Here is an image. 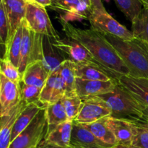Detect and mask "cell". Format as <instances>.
I'll return each instance as SVG.
<instances>
[{
  "label": "cell",
  "mask_w": 148,
  "mask_h": 148,
  "mask_svg": "<svg viewBox=\"0 0 148 148\" xmlns=\"http://www.w3.org/2000/svg\"><path fill=\"white\" fill-rule=\"evenodd\" d=\"M25 19L30 29L36 33L49 36L53 40L60 38L59 33L52 25L46 7L32 0L26 1Z\"/></svg>",
  "instance_id": "obj_6"
},
{
  "label": "cell",
  "mask_w": 148,
  "mask_h": 148,
  "mask_svg": "<svg viewBox=\"0 0 148 148\" xmlns=\"http://www.w3.org/2000/svg\"><path fill=\"white\" fill-rule=\"evenodd\" d=\"M144 7H148V0H142Z\"/></svg>",
  "instance_id": "obj_42"
},
{
  "label": "cell",
  "mask_w": 148,
  "mask_h": 148,
  "mask_svg": "<svg viewBox=\"0 0 148 148\" xmlns=\"http://www.w3.org/2000/svg\"><path fill=\"white\" fill-rule=\"evenodd\" d=\"M143 119L148 121V106L145 107L143 110Z\"/></svg>",
  "instance_id": "obj_38"
},
{
  "label": "cell",
  "mask_w": 148,
  "mask_h": 148,
  "mask_svg": "<svg viewBox=\"0 0 148 148\" xmlns=\"http://www.w3.org/2000/svg\"><path fill=\"white\" fill-rule=\"evenodd\" d=\"M4 4L9 23L10 32V37L14 34L16 30L21 25L25 17L26 1L25 0H1Z\"/></svg>",
  "instance_id": "obj_19"
},
{
  "label": "cell",
  "mask_w": 148,
  "mask_h": 148,
  "mask_svg": "<svg viewBox=\"0 0 148 148\" xmlns=\"http://www.w3.org/2000/svg\"><path fill=\"white\" fill-rule=\"evenodd\" d=\"M76 77L85 80H114L116 81L106 71L92 64L75 63Z\"/></svg>",
  "instance_id": "obj_22"
},
{
  "label": "cell",
  "mask_w": 148,
  "mask_h": 148,
  "mask_svg": "<svg viewBox=\"0 0 148 148\" xmlns=\"http://www.w3.org/2000/svg\"><path fill=\"white\" fill-rule=\"evenodd\" d=\"M10 27L8 17L2 1L0 2V42L5 46L10 37Z\"/></svg>",
  "instance_id": "obj_33"
},
{
  "label": "cell",
  "mask_w": 148,
  "mask_h": 148,
  "mask_svg": "<svg viewBox=\"0 0 148 148\" xmlns=\"http://www.w3.org/2000/svg\"><path fill=\"white\" fill-rule=\"evenodd\" d=\"M128 148H136V147H132V146H130V147H128Z\"/></svg>",
  "instance_id": "obj_44"
},
{
  "label": "cell",
  "mask_w": 148,
  "mask_h": 148,
  "mask_svg": "<svg viewBox=\"0 0 148 148\" xmlns=\"http://www.w3.org/2000/svg\"><path fill=\"white\" fill-rule=\"evenodd\" d=\"M112 111L111 116L136 124L143 119V107L119 83L112 91L98 95Z\"/></svg>",
  "instance_id": "obj_3"
},
{
  "label": "cell",
  "mask_w": 148,
  "mask_h": 148,
  "mask_svg": "<svg viewBox=\"0 0 148 148\" xmlns=\"http://www.w3.org/2000/svg\"><path fill=\"white\" fill-rule=\"evenodd\" d=\"M27 104L21 101L7 116L1 117L0 121V148H9L11 143V136L13 127L21 113Z\"/></svg>",
  "instance_id": "obj_18"
},
{
  "label": "cell",
  "mask_w": 148,
  "mask_h": 148,
  "mask_svg": "<svg viewBox=\"0 0 148 148\" xmlns=\"http://www.w3.org/2000/svg\"><path fill=\"white\" fill-rule=\"evenodd\" d=\"M117 83L114 80H85L76 78V93L79 98L84 101L111 92Z\"/></svg>",
  "instance_id": "obj_12"
},
{
  "label": "cell",
  "mask_w": 148,
  "mask_h": 148,
  "mask_svg": "<svg viewBox=\"0 0 148 148\" xmlns=\"http://www.w3.org/2000/svg\"><path fill=\"white\" fill-rule=\"evenodd\" d=\"M23 38L18 69L23 75L26 68L31 64L43 61V35L36 33L30 29L25 19L23 20Z\"/></svg>",
  "instance_id": "obj_4"
},
{
  "label": "cell",
  "mask_w": 148,
  "mask_h": 148,
  "mask_svg": "<svg viewBox=\"0 0 148 148\" xmlns=\"http://www.w3.org/2000/svg\"><path fill=\"white\" fill-rule=\"evenodd\" d=\"M45 110L49 128L69 121L62 100L54 103L47 105Z\"/></svg>",
  "instance_id": "obj_27"
},
{
  "label": "cell",
  "mask_w": 148,
  "mask_h": 148,
  "mask_svg": "<svg viewBox=\"0 0 148 148\" xmlns=\"http://www.w3.org/2000/svg\"><path fill=\"white\" fill-rule=\"evenodd\" d=\"M43 63L49 72L59 69L62 62L67 59L60 50L53 46V39L46 36H43Z\"/></svg>",
  "instance_id": "obj_20"
},
{
  "label": "cell",
  "mask_w": 148,
  "mask_h": 148,
  "mask_svg": "<svg viewBox=\"0 0 148 148\" xmlns=\"http://www.w3.org/2000/svg\"><path fill=\"white\" fill-rule=\"evenodd\" d=\"M130 70L129 76L148 79V43L135 38L123 40L111 35H104Z\"/></svg>",
  "instance_id": "obj_2"
},
{
  "label": "cell",
  "mask_w": 148,
  "mask_h": 148,
  "mask_svg": "<svg viewBox=\"0 0 148 148\" xmlns=\"http://www.w3.org/2000/svg\"><path fill=\"white\" fill-rule=\"evenodd\" d=\"M82 1H83L84 3H85V4H86L87 5H88V7H89L90 8L91 10H92V3H91L90 0H82Z\"/></svg>",
  "instance_id": "obj_39"
},
{
  "label": "cell",
  "mask_w": 148,
  "mask_h": 148,
  "mask_svg": "<svg viewBox=\"0 0 148 148\" xmlns=\"http://www.w3.org/2000/svg\"><path fill=\"white\" fill-rule=\"evenodd\" d=\"M82 125L88 129L97 139L101 140L105 144L108 145L111 147L118 145L114 133L106 125V118L95 121V122L82 124Z\"/></svg>",
  "instance_id": "obj_25"
},
{
  "label": "cell",
  "mask_w": 148,
  "mask_h": 148,
  "mask_svg": "<svg viewBox=\"0 0 148 148\" xmlns=\"http://www.w3.org/2000/svg\"><path fill=\"white\" fill-rule=\"evenodd\" d=\"M51 9L62 11L77 20H88L92 10L82 0H51Z\"/></svg>",
  "instance_id": "obj_16"
},
{
  "label": "cell",
  "mask_w": 148,
  "mask_h": 148,
  "mask_svg": "<svg viewBox=\"0 0 148 148\" xmlns=\"http://www.w3.org/2000/svg\"><path fill=\"white\" fill-rule=\"evenodd\" d=\"M32 1H35L36 3L38 4L39 5L43 6V7H50L51 5V0H32Z\"/></svg>",
  "instance_id": "obj_36"
},
{
  "label": "cell",
  "mask_w": 148,
  "mask_h": 148,
  "mask_svg": "<svg viewBox=\"0 0 148 148\" xmlns=\"http://www.w3.org/2000/svg\"><path fill=\"white\" fill-rule=\"evenodd\" d=\"M92 11H106L101 0H90Z\"/></svg>",
  "instance_id": "obj_35"
},
{
  "label": "cell",
  "mask_w": 148,
  "mask_h": 148,
  "mask_svg": "<svg viewBox=\"0 0 148 148\" xmlns=\"http://www.w3.org/2000/svg\"><path fill=\"white\" fill-rule=\"evenodd\" d=\"M110 148H128V147L124 145H116L113 146V147H110Z\"/></svg>",
  "instance_id": "obj_40"
},
{
  "label": "cell",
  "mask_w": 148,
  "mask_h": 148,
  "mask_svg": "<svg viewBox=\"0 0 148 148\" xmlns=\"http://www.w3.org/2000/svg\"><path fill=\"white\" fill-rule=\"evenodd\" d=\"M49 125L46 110L43 108L30 125L22 132L10 145L9 148H36L45 140Z\"/></svg>",
  "instance_id": "obj_5"
},
{
  "label": "cell",
  "mask_w": 148,
  "mask_h": 148,
  "mask_svg": "<svg viewBox=\"0 0 148 148\" xmlns=\"http://www.w3.org/2000/svg\"><path fill=\"white\" fill-rule=\"evenodd\" d=\"M88 20L91 28L103 35H111L127 41L136 38L132 30L120 24L106 11H92Z\"/></svg>",
  "instance_id": "obj_7"
},
{
  "label": "cell",
  "mask_w": 148,
  "mask_h": 148,
  "mask_svg": "<svg viewBox=\"0 0 148 148\" xmlns=\"http://www.w3.org/2000/svg\"><path fill=\"white\" fill-rule=\"evenodd\" d=\"M23 23L17 28L13 36L10 37L4 46L5 50L3 57L8 59L13 64L18 68L20 59L22 38H23Z\"/></svg>",
  "instance_id": "obj_24"
},
{
  "label": "cell",
  "mask_w": 148,
  "mask_h": 148,
  "mask_svg": "<svg viewBox=\"0 0 148 148\" xmlns=\"http://www.w3.org/2000/svg\"><path fill=\"white\" fill-rule=\"evenodd\" d=\"M20 90V98L21 101L25 103L27 105L30 104H37L46 108V106L43 105L40 101V92L42 88L32 85H27L25 84L23 81L19 83Z\"/></svg>",
  "instance_id": "obj_30"
},
{
  "label": "cell",
  "mask_w": 148,
  "mask_h": 148,
  "mask_svg": "<svg viewBox=\"0 0 148 148\" xmlns=\"http://www.w3.org/2000/svg\"><path fill=\"white\" fill-rule=\"evenodd\" d=\"M25 1H28V0H25Z\"/></svg>",
  "instance_id": "obj_45"
},
{
  "label": "cell",
  "mask_w": 148,
  "mask_h": 148,
  "mask_svg": "<svg viewBox=\"0 0 148 148\" xmlns=\"http://www.w3.org/2000/svg\"><path fill=\"white\" fill-rule=\"evenodd\" d=\"M59 73L64 82L65 95H77L75 82H76V72H75V63L69 59L64 61L59 67Z\"/></svg>",
  "instance_id": "obj_26"
},
{
  "label": "cell",
  "mask_w": 148,
  "mask_h": 148,
  "mask_svg": "<svg viewBox=\"0 0 148 148\" xmlns=\"http://www.w3.org/2000/svg\"><path fill=\"white\" fill-rule=\"evenodd\" d=\"M19 84L0 74V116H7L21 102Z\"/></svg>",
  "instance_id": "obj_10"
},
{
  "label": "cell",
  "mask_w": 148,
  "mask_h": 148,
  "mask_svg": "<svg viewBox=\"0 0 148 148\" xmlns=\"http://www.w3.org/2000/svg\"><path fill=\"white\" fill-rule=\"evenodd\" d=\"M118 8L125 14L127 18L132 22L143 10L142 0H114Z\"/></svg>",
  "instance_id": "obj_29"
},
{
  "label": "cell",
  "mask_w": 148,
  "mask_h": 148,
  "mask_svg": "<svg viewBox=\"0 0 148 148\" xmlns=\"http://www.w3.org/2000/svg\"><path fill=\"white\" fill-rule=\"evenodd\" d=\"M50 72L46 69L43 61L29 65L22 75V81L25 84L43 88Z\"/></svg>",
  "instance_id": "obj_21"
},
{
  "label": "cell",
  "mask_w": 148,
  "mask_h": 148,
  "mask_svg": "<svg viewBox=\"0 0 148 148\" xmlns=\"http://www.w3.org/2000/svg\"><path fill=\"white\" fill-rule=\"evenodd\" d=\"M136 126L132 146L136 148H148V132L137 124Z\"/></svg>",
  "instance_id": "obj_34"
},
{
  "label": "cell",
  "mask_w": 148,
  "mask_h": 148,
  "mask_svg": "<svg viewBox=\"0 0 148 148\" xmlns=\"http://www.w3.org/2000/svg\"><path fill=\"white\" fill-rule=\"evenodd\" d=\"M44 143H45V142H44ZM45 144H46V148H62V147H56V146H54V145H47L46 143H45ZM68 148H70V147H68Z\"/></svg>",
  "instance_id": "obj_41"
},
{
  "label": "cell",
  "mask_w": 148,
  "mask_h": 148,
  "mask_svg": "<svg viewBox=\"0 0 148 148\" xmlns=\"http://www.w3.org/2000/svg\"><path fill=\"white\" fill-rule=\"evenodd\" d=\"M59 22L66 37L82 43L117 82L121 77L130 75L127 66L103 34L91 27L88 30L75 27L62 16Z\"/></svg>",
  "instance_id": "obj_1"
},
{
  "label": "cell",
  "mask_w": 148,
  "mask_h": 148,
  "mask_svg": "<svg viewBox=\"0 0 148 148\" xmlns=\"http://www.w3.org/2000/svg\"><path fill=\"white\" fill-rule=\"evenodd\" d=\"M53 44L55 47L69 57L67 59H69L76 64H92L98 66L108 73V71L95 59L90 52L77 40L66 36L64 38L62 39H53Z\"/></svg>",
  "instance_id": "obj_8"
},
{
  "label": "cell",
  "mask_w": 148,
  "mask_h": 148,
  "mask_svg": "<svg viewBox=\"0 0 148 148\" xmlns=\"http://www.w3.org/2000/svg\"><path fill=\"white\" fill-rule=\"evenodd\" d=\"M73 122L72 121H66L59 125L49 128L47 134L45 137V143L47 145L56 147H69Z\"/></svg>",
  "instance_id": "obj_17"
},
{
  "label": "cell",
  "mask_w": 148,
  "mask_h": 148,
  "mask_svg": "<svg viewBox=\"0 0 148 148\" xmlns=\"http://www.w3.org/2000/svg\"><path fill=\"white\" fill-rule=\"evenodd\" d=\"M1 74L10 80L19 84L22 81V75L19 69L14 66L8 59L2 57L0 64Z\"/></svg>",
  "instance_id": "obj_32"
},
{
  "label": "cell",
  "mask_w": 148,
  "mask_h": 148,
  "mask_svg": "<svg viewBox=\"0 0 148 148\" xmlns=\"http://www.w3.org/2000/svg\"><path fill=\"white\" fill-rule=\"evenodd\" d=\"M43 108H45L40 105H37V104H30L25 107L24 111L21 113L20 116L16 121L14 127H13L11 136V143L22 132L24 131L30 125L35 117Z\"/></svg>",
  "instance_id": "obj_23"
},
{
  "label": "cell",
  "mask_w": 148,
  "mask_h": 148,
  "mask_svg": "<svg viewBox=\"0 0 148 148\" xmlns=\"http://www.w3.org/2000/svg\"><path fill=\"white\" fill-rule=\"evenodd\" d=\"M112 111L106 103L98 97L82 101V108L74 122L87 124L111 116Z\"/></svg>",
  "instance_id": "obj_9"
},
{
  "label": "cell",
  "mask_w": 148,
  "mask_h": 148,
  "mask_svg": "<svg viewBox=\"0 0 148 148\" xmlns=\"http://www.w3.org/2000/svg\"><path fill=\"white\" fill-rule=\"evenodd\" d=\"M106 123L112 131L118 145L130 147L136 131V124L125 120L118 119L109 116L106 118Z\"/></svg>",
  "instance_id": "obj_13"
},
{
  "label": "cell",
  "mask_w": 148,
  "mask_h": 148,
  "mask_svg": "<svg viewBox=\"0 0 148 148\" xmlns=\"http://www.w3.org/2000/svg\"><path fill=\"white\" fill-rule=\"evenodd\" d=\"M135 124H137V126H140V127H143V129H145V130H147V131L148 132V121L143 119V120H141L140 121H139V122L136 123Z\"/></svg>",
  "instance_id": "obj_37"
},
{
  "label": "cell",
  "mask_w": 148,
  "mask_h": 148,
  "mask_svg": "<svg viewBox=\"0 0 148 148\" xmlns=\"http://www.w3.org/2000/svg\"><path fill=\"white\" fill-rule=\"evenodd\" d=\"M65 92L64 82L59 73V68L49 74V77L41 90L40 101L46 106L49 104L61 101L64 97Z\"/></svg>",
  "instance_id": "obj_11"
},
{
  "label": "cell",
  "mask_w": 148,
  "mask_h": 148,
  "mask_svg": "<svg viewBox=\"0 0 148 148\" xmlns=\"http://www.w3.org/2000/svg\"><path fill=\"white\" fill-rule=\"evenodd\" d=\"M118 83L143 107L148 106V79L124 75L120 77Z\"/></svg>",
  "instance_id": "obj_15"
},
{
  "label": "cell",
  "mask_w": 148,
  "mask_h": 148,
  "mask_svg": "<svg viewBox=\"0 0 148 148\" xmlns=\"http://www.w3.org/2000/svg\"><path fill=\"white\" fill-rule=\"evenodd\" d=\"M70 148H110L111 146L105 144L97 139L88 129L82 124L73 122Z\"/></svg>",
  "instance_id": "obj_14"
},
{
  "label": "cell",
  "mask_w": 148,
  "mask_h": 148,
  "mask_svg": "<svg viewBox=\"0 0 148 148\" xmlns=\"http://www.w3.org/2000/svg\"><path fill=\"white\" fill-rule=\"evenodd\" d=\"M64 109L69 121H74L80 111L82 105V100L77 95L66 96L64 95L62 99Z\"/></svg>",
  "instance_id": "obj_31"
},
{
  "label": "cell",
  "mask_w": 148,
  "mask_h": 148,
  "mask_svg": "<svg viewBox=\"0 0 148 148\" xmlns=\"http://www.w3.org/2000/svg\"><path fill=\"white\" fill-rule=\"evenodd\" d=\"M132 32L136 38L148 43V7H143L132 22Z\"/></svg>",
  "instance_id": "obj_28"
},
{
  "label": "cell",
  "mask_w": 148,
  "mask_h": 148,
  "mask_svg": "<svg viewBox=\"0 0 148 148\" xmlns=\"http://www.w3.org/2000/svg\"><path fill=\"white\" fill-rule=\"evenodd\" d=\"M36 148H46V144H45L44 141H43V143H42L41 144H40V145L38 146V147H36Z\"/></svg>",
  "instance_id": "obj_43"
}]
</instances>
